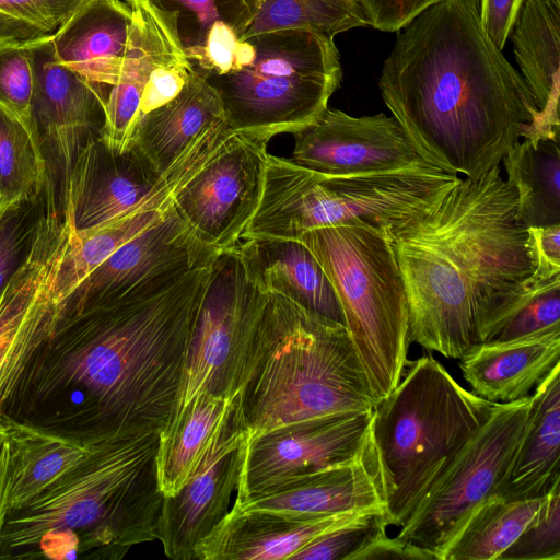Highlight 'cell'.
Returning <instances> with one entry per match:
<instances>
[{
    "label": "cell",
    "instance_id": "cell-1",
    "mask_svg": "<svg viewBox=\"0 0 560 560\" xmlns=\"http://www.w3.org/2000/svg\"><path fill=\"white\" fill-rule=\"evenodd\" d=\"M217 256L79 311L57 307L52 282L0 365V424L84 446L160 434L176 406Z\"/></svg>",
    "mask_w": 560,
    "mask_h": 560
},
{
    "label": "cell",
    "instance_id": "cell-2",
    "mask_svg": "<svg viewBox=\"0 0 560 560\" xmlns=\"http://www.w3.org/2000/svg\"><path fill=\"white\" fill-rule=\"evenodd\" d=\"M396 32L378 88L418 152L466 177L499 165L538 109L483 28L480 0H439Z\"/></svg>",
    "mask_w": 560,
    "mask_h": 560
},
{
    "label": "cell",
    "instance_id": "cell-3",
    "mask_svg": "<svg viewBox=\"0 0 560 560\" xmlns=\"http://www.w3.org/2000/svg\"><path fill=\"white\" fill-rule=\"evenodd\" d=\"M388 232L409 341L448 359L479 343L485 317L535 270L516 194L499 165L460 178L432 209Z\"/></svg>",
    "mask_w": 560,
    "mask_h": 560
},
{
    "label": "cell",
    "instance_id": "cell-4",
    "mask_svg": "<svg viewBox=\"0 0 560 560\" xmlns=\"http://www.w3.org/2000/svg\"><path fill=\"white\" fill-rule=\"evenodd\" d=\"M158 444L159 433H150L90 445L81 462L7 512L0 558L118 560L156 540Z\"/></svg>",
    "mask_w": 560,
    "mask_h": 560
},
{
    "label": "cell",
    "instance_id": "cell-5",
    "mask_svg": "<svg viewBox=\"0 0 560 560\" xmlns=\"http://www.w3.org/2000/svg\"><path fill=\"white\" fill-rule=\"evenodd\" d=\"M247 436L290 423L373 411L364 371L343 324L268 292L236 395Z\"/></svg>",
    "mask_w": 560,
    "mask_h": 560
},
{
    "label": "cell",
    "instance_id": "cell-6",
    "mask_svg": "<svg viewBox=\"0 0 560 560\" xmlns=\"http://www.w3.org/2000/svg\"><path fill=\"white\" fill-rule=\"evenodd\" d=\"M408 366L375 405L370 424L386 498L385 521L398 527L494 405L465 389L431 354Z\"/></svg>",
    "mask_w": 560,
    "mask_h": 560
},
{
    "label": "cell",
    "instance_id": "cell-7",
    "mask_svg": "<svg viewBox=\"0 0 560 560\" xmlns=\"http://www.w3.org/2000/svg\"><path fill=\"white\" fill-rule=\"evenodd\" d=\"M459 179L439 168L328 176L269 154L261 199L241 240H296L336 225L394 229L432 209Z\"/></svg>",
    "mask_w": 560,
    "mask_h": 560
},
{
    "label": "cell",
    "instance_id": "cell-8",
    "mask_svg": "<svg viewBox=\"0 0 560 560\" xmlns=\"http://www.w3.org/2000/svg\"><path fill=\"white\" fill-rule=\"evenodd\" d=\"M388 230L336 225L296 238L336 292L375 405L398 385L409 363L407 296Z\"/></svg>",
    "mask_w": 560,
    "mask_h": 560
},
{
    "label": "cell",
    "instance_id": "cell-9",
    "mask_svg": "<svg viewBox=\"0 0 560 560\" xmlns=\"http://www.w3.org/2000/svg\"><path fill=\"white\" fill-rule=\"evenodd\" d=\"M341 77L334 37L291 28L245 37L229 69L203 79L218 93L231 131L270 140L314 124Z\"/></svg>",
    "mask_w": 560,
    "mask_h": 560
},
{
    "label": "cell",
    "instance_id": "cell-10",
    "mask_svg": "<svg viewBox=\"0 0 560 560\" xmlns=\"http://www.w3.org/2000/svg\"><path fill=\"white\" fill-rule=\"evenodd\" d=\"M530 406V395L494 402L486 421L438 475L396 537L442 560L472 512L500 494L524 436Z\"/></svg>",
    "mask_w": 560,
    "mask_h": 560
},
{
    "label": "cell",
    "instance_id": "cell-11",
    "mask_svg": "<svg viewBox=\"0 0 560 560\" xmlns=\"http://www.w3.org/2000/svg\"><path fill=\"white\" fill-rule=\"evenodd\" d=\"M267 300L236 245L218 254L171 420L199 393L237 395Z\"/></svg>",
    "mask_w": 560,
    "mask_h": 560
},
{
    "label": "cell",
    "instance_id": "cell-12",
    "mask_svg": "<svg viewBox=\"0 0 560 560\" xmlns=\"http://www.w3.org/2000/svg\"><path fill=\"white\" fill-rule=\"evenodd\" d=\"M126 2L132 13L129 38L98 132V139L118 153L135 143L141 118L173 100L194 71L165 19L144 0Z\"/></svg>",
    "mask_w": 560,
    "mask_h": 560
},
{
    "label": "cell",
    "instance_id": "cell-13",
    "mask_svg": "<svg viewBox=\"0 0 560 560\" xmlns=\"http://www.w3.org/2000/svg\"><path fill=\"white\" fill-rule=\"evenodd\" d=\"M269 139L232 131L180 188L174 207L197 237L217 252L233 248L259 206Z\"/></svg>",
    "mask_w": 560,
    "mask_h": 560
},
{
    "label": "cell",
    "instance_id": "cell-14",
    "mask_svg": "<svg viewBox=\"0 0 560 560\" xmlns=\"http://www.w3.org/2000/svg\"><path fill=\"white\" fill-rule=\"evenodd\" d=\"M372 415L315 418L247 436L235 501L357 458L370 443Z\"/></svg>",
    "mask_w": 560,
    "mask_h": 560
},
{
    "label": "cell",
    "instance_id": "cell-15",
    "mask_svg": "<svg viewBox=\"0 0 560 560\" xmlns=\"http://www.w3.org/2000/svg\"><path fill=\"white\" fill-rule=\"evenodd\" d=\"M32 114L50 190L65 213L69 178L81 150L98 136L103 100L95 89L55 56L51 34L30 39Z\"/></svg>",
    "mask_w": 560,
    "mask_h": 560
},
{
    "label": "cell",
    "instance_id": "cell-16",
    "mask_svg": "<svg viewBox=\"0 0 560 560\" xmlns=\"http://www.w3.org/2000/svg\"><path fill=\"white\" fill-rule=\"evenodd\" d=\"M289 158L295 165L328 176L436 168L408 139L394 116L354 117L327 108L296 131Z\"/></svg>",
    "mask_w": 560,
    "mask_h": 560
},
{
    "label": "cell",
    "instance_id": "cell-17",
    "mask_svg": "<svg viewBox=\"0 0 560 560\" xmlns=\"http://www.w3.org/2000/svg\"><path fill=\"white\" fill-rule=\"evenodd\" d=\"M219 253L197 237L173 203L159 221L92 270L57 307L79 311L115 301L143 284L182 275Z\"/></svg>",
    "mask_w": 560,
    "mask_h": 560
},
{
    "label": "cell",
    "instance_id": "cell-18",
    "mask_svg": "<svg viewBox=\"0 0 560 560\" xmlns=\"http://www.w3.org/2000/svg\"><path fill=\"white\" fill-rule=\"evenodd\" d=\"M246 438L235 396L232 417L201 467L175 495L163 498L156 540L167 558L195 559L198 545L228 514Z\"/></svg>",
    "mask_w": 560,
    "mask_h": 560
},
{
    "label": "cell",
    "instance_id": "cell-19",
    "mask_svg": "<svg viewBox=\"0 0 560 560\" xmlns=\"http://www.w3.org/2000/svg\"><path fill=\"white\" fill-rule=\"evenodd\" d=\"M232 509L269 511L303 518L348 512L385 514L386 498L371 439L357 458L235 501Z\"/></svg>",
    "mask_w": 560,
    "mask_h": 560
},
{
    "label": "cell",
    "instance_id": "cell-20",
    "mask_svg": "<svg viewBox=\"0 0 560 560\" xmlns=\"http://www.w3.org/2000/svg\"><path fill=\"white\" fill-rule=\"evenodd\" d=\"M366 513L348 512L303 518L269 511L230 510L198 545L199 560L290 559L316 538Z\"/></svg>",
    "mask_w": 560,
    "mask_h": 560
},
{
    "label": "cell",
    "instance_id": "cell-21",
    "mask_svg": "<svg viewBox=\"0 0 560 560\" xmlns=\"http://www.w3.org/2000/svg\"><path fill=\"white\" fill-rule=\"evenodd\" d=\"M173 30L192 69L202 78L221 74L265 0H144Z\"/></svg>",
    "mask_w": 560,
    "mask_h": 560
},
{
    "label": "cell",
    "instance_id": "cell-22",
    "mask_svg": "<svg viewBox=\"0 0 560 560\" xmlns=\"http://www.w3.org/2000/svg\"><path fill=\"white\" fill-rule=\"evenodd\" d=\"M509 37L538 109L522 137L559 142L560 0H524Z\"/></svg>",
    "mask_w": 560,
    "mask_h": 560
},
{
    "label": "cell",
    "instance_id": "cell-23",
    "mask_svg": "<svg viewBox=\"0 0 560 560\" xmlns=\"http://www.w3.org/2000/svg\"><path fill=\"white\" fill-rule=\"evenodd\" d=\"M131 9L120 0H93L51 34L60 65L91 84L104 102L127 48Z\"/></svg>",
    "mask_w": 560,
    "mask_h": 560
},
{
    "label": "cell",
    "instance_id": "cell-24",
    "mask_svg": "<svg viewBox=\"0 0 560 560\" xmlns=\"http://www.w3.org/2000/svg\"><path fill=\"white\" fill-rule=\"evenodd\" d=\"M464 380L477 396L512 402L529 396L560 363V328L498 342H480L459 359Z\"/></svg>",
    "mask_w": 560,
    "mask_h": 560
},
{
    "label": "cell",
    "instance_id": "cell-25",
    "mask_svg": "<svg viewBox=\"0 0 560 560\" xmlns=\"http://www.w3.org/2000/svg\"><path fill=\"white\" fill-rule=\"evenodd\" d=\"M236 247L265 292L287 296L313 314L345 325L329 279L300 241L245 238Z\"/></svg>",
    "mask_w": 560,
    "mask_h": 560
},
{
    "label": "cell",
    "instance_id": "cell-26",
    "mask_svg": "<svg viewBox=\"0 0 560 560\" xmlns=\"http://www.w3.org/2000/svg\"><path fill=\"white\" fill-rule=\"evenodd\" d=\"M530 398L526 430L499 494L508 500L542 497L560 482V363Z\"/></svg>",
    "mask_w": 560,
    "mask_h": 560
},
{
    "label": "cell",
    "instance_id": "cell-27",
    "mask_svg": "<svg viewBox=\"0 0 560 560\" xmlns=\"http://www.w3.org/2000/svg\"><path fill=\"white\" fill-rule=\"evenodd\" d=\"M234 401L199 393L160 432L156 475L163 498L175 495L201 467L229 423Z\"/></svg>",
    "mask_w": 560,
    "mask_h": 560
},
{
    "label": "cell",
    "instance_id": "cell-28",
    "mask_svg": "<svg viewBox=\"0 0 560 560\" xmlns=\"http://www.w3.org/2000/svg\"><path fill=\"white\" fill-rule=\"evenodd\" d=\"M226 120L215 90L195 70L180 92L144 115L135 142L163 174L210 126Z\"/></svg>",
    "mask_w": 560,
    "mask_h": 560
},
{
    "label": "cell",
    "instance_id": "cell-29",
    "mask_svg": "<svg viewBox=\"0 0 560 560\" xmlns=\"http://www.w3.org/2000/svg\"><path fill=\"white\" fill-rule=\"evenodd\" d=\"M8 511L18 509L81 462L90 446L23 425H5Z\"/></svg>",
    "mask_w": 560,
    "mask_h": 560
},
{
    "label": "cell",
    "instance_id": "cell-30",
    "mask_svg": "<svg viewBox=\"0 0 560 560\" xmlns=\"http://www.w3.org/2000/svg\"><path fill=\"white\" fill-rule=\"evenodd\" d=\"M553 140L518 141L502 159L526 228L560 224V150Z\"/></svg>",
    "mask_w": 560,
    "mask_h": 560
},
{
    "label": "cell",
    "instance_id": "cell-31",
    "mask_svg": "<svg viewBox=\"0 0 560 560\" xmlns=\"http://www.w3.org/2000/svg\"><path fill=\"white\" fill-rule=\"evenodd\" d=\"M545 497L508 500L492 495L472 512L442 560H498L535 520Z\"/></svg>",
    "mask_w": 560,
    "mask_h": 560
},
{
    "label": "cell",
    "instance_id": "cell-32",
    "mask_svg": "<svg viewBox=\"0 0 560 560\" xmlns=\"http://www.w3.org/2000/svg\"><path fill=\"white\" fill-rule=\"evenodd\" d=\"M560 328V273L533 272L481 322L480 342H498Z\"/></svg>",
    "mask_w": 560,
    "mask_h": 560
},
{
    "label": "cell",
    "instance_id": "cell-33",
    "mask_svg": "<svg viewBox=\"0 0 560 560\" xmlns=\"http://www.w3.org/2000/svg\"><path fill=\"white\" fill-rule=\"evenodd\" d=\"M172 207H144L84 234H77L71 225L68 247L57 277L58 301L65 299L117 248L159 221Z\"/></svg>",
    "mask_w": 560,
    "mask_h": 560
},
{
    "label": "cell",
    "instance_id": "cell-34",
    "mask_svg": "<svg viewBox=\"0 0 560 560\" xmlns=\"http://www.w3.org/2000/svg\"><path fill=\"white\" fill-rule=\"evenodd\" d=\"M45 160L26 130L0 110V199L3 208L39 197Z\"/></svg>",
    "mask_w": 560,
    "mask_h": 560
},
{
    "label": "cell",
    "instance_id": "cell-35",
    "mask_svg": "<svg viewBox=\"0 0 560 560\" xmlns=\"http://www.w3.org/2000/svg\"><path fill=\"white\" fill-rule=\"evenodd\" d=\"M33 68L28 40H0V110L19 122L42 151L32 114Z\"/></svg>",
    "mask_w": 560,
    "mask_h": 560
},
{
    "label": "cell",
    "instance_id": "cell-36",
    "mask_svg": "<svg viewBox=\"0 0 560 560\" xmlns=\"http://www.w3.org/2000/svg\"><path fill=\"white\" fill-rule=\"evenodd\" d=\"M93 0H0V40L52 34Z\"/></svg>",
    "mask_w": 560,
    "mask_h": 560
},
{
    "label": "cell",
    "instance_id": "cell-37",
    "mask_svg": "<svg viewBox=\"0 0 560 560\" xmlns=\"http://www.w3.org/2000/svg\"><path fill=\"white\" fill-rule=\"evenodd\" d=\"M44 206L45 187L38 198L0 214V295L30 252Z\"/></svg>",
    "mask_w": 560,
    "mask_h": 560
},
{
    "label": "cell",
    "instance_id": "cell-38",
    "mask_svg": "<svg viewBox=\"0 0 560 560\" xmlns=\"http://www.w3.org/2000/svg\"><path fill=\"white\" fill-rule=\"evenodd\" d=\"M560 559V482L545 497L535 520L498 560Z\"/></svg>",
    "mask_w": 560,
    "mask_h": 560
},
{
    "label": "cell",
    "instance_id": "cell-39",
    "mask_svg": "<svg viewBox=\"0 0 560 560\" xmlns=\"http://www.w3.org/2000/svg\"><path fill=\"white\" fill-rule=\"evenodd\" d=\"M384 513H366L306 545L291 560H353L381 530L387 528Z\"/></svg>",
    "mask_w": 560,
    "mask_h": 560
},
{
    "label": "cell",
    "instance_id": "cell-40",
    "mask_svg": "<svg viewBox=\"0 0 560 560\" xmlns=\"http://www.w3.org/2000/svg\"><path fill=\"white\" fill-rule=\"evenodd\" d=\"M368 26L396 32L439 0H354Z\"/></svg>",
    "mask_w": 560,
    "mask_h": 560
},
{
    "label": "cell",
    "instance_id": "cell-41",
    "mask_svg": "<svg viewBox=\"0 0 560 560\" xmlns=\"http://www.w3.org/2000/svg\"><path fill=\"white\" fill-rule=\"evenodd\" d=\"M527 233L534 272L544 277L560 273V224L528 228Z\"/></svg>",
    "mask_w": 560,
    "mask_h": 560
},
{
    "label": "cell",
    "instance_id": "cell-42",
    "mask_svg": "<svg viewBox=\"0 0 560 560\" xmlns=\"http://www.w3.org/2000/svg\"><path fill=\"white\" fill-rule=\"evenodd\" d=\"M524 0H480V19L489 37L502 50Z\"/></svg>",
    "mask_w": 560,
    "mask_h": 560
},
{
    "label": "cell",
    "instance_id": "cell-43",
    "mask_svg": "<svg viewBox=\"0 0 560 560\" xmlns=\"http://www.w3.org/2000/svg\"><path fill=\"white\" fill-rule=\"evenodd\" d=\"M435 560V558L413 546L406 545L397 537L390 538L386 529L377 533L354 557L353 560Z\"/></svg>",
    "mask_w": 560,
    "mask_h": 560
},
{
    "label": "cell",
    "instance_id": "cell-44",
    "mask_svg": "<svg viewBox=\"0 0 560 560\" xmlns=\"http://www.w3.org/2000/svg\"><path fill=\"white\" fill-rule=\"evenodd\" d=\"M8 512V451L4 445L0 455V535Z\"/></svg>",
    "mask_w": 560,
    "mask_h": 560
},
{
    "label": "cell",
    "instance_id": "cell-45",
    "mask_svg": "<svg viewBox=\"0 0 560 560\" xmlns=\"http://www.w3.org/2000/svg\"><path fill=\"white\" fill-rule=\"evenodd\" d=\"M320 0H265L264 5L277 8L302 7Z\"/></svg>",
    "mask_w": 560,
    "mask_h": 560
},
{
    "label": "cell",
    "instance_id": "cell-46",
    "mask_svg": "<svg viewBox=\"0 0 560 560\" xmlns=\"http://www.w3.org/2000/svg\"><path fill=\"white\" fill-rule=\"evenodd\" d=\"M5 435H7V433H5L4 427H2L0 424V455L2 453V450H3L4 445H5Z\"/></svg>",
    "mask_w": 560,
    "mask_h": 560
},
{
    "label": "cell",
    "instance_id": "cell-47",
    "mask_svg": "<svg viewBox=\"0 0 560 560\" xmlns=\"http://www.w3.org/2000/svg\"><path fill=\"white\" fill-rule=\"evenodd\" d=\"M4 208L2 206L1 199H0V214L3 212Z\"/></svg>",
    "mask_w": 560,
    "mask_h": 560
}]
</instances>
